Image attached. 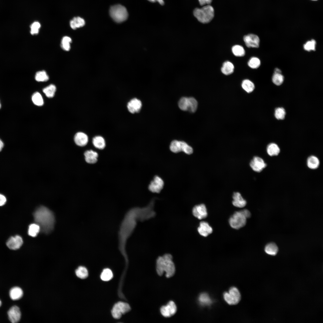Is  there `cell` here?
Returning <instances> with one entry per match:
<instances>
[{"mask_svg": "<svg viewBox=\"0 0 323 323\" xmlns=\"http://www.w3.org/2000/svg\"><path fill=\"white\" fill-rule=\"evenodd\" d=\"M35 221L45 233L50 232L54 227L55 222L54 215L48 208L43 206L38 208L33 214Z\"/></svg>", "mask_w": 323, "mask_h": 323, "instance_id": "cell-1", "label": "cell"}, {"mask_svg": "<svg viewBox=\"0 0 323 323\" xmlns=\"http://www.w3.org/2000/svg\"><path fill=\"white\" fill-rule=\"evenodd\" d=\"M156 270L159 276L162 275L164 272L167 278L173 276L175 273V267L172 260V256L170 254H166L159 257L156 260Z\"/></svg>", "mask_w": 323, "mask_h": 323, "instance_id": "cell-2", "label": "cell"}, {"mask_svg": "<svg viewBox=\"0 0 323 323\" xmlns=\"http://www.w3.org/2000/svg\"><path fill=\"white\" fill-rule=\"evenodd\" d=\"M193 14L199 22L202 23H207L213 18L214 10L212 6L207 5L200 8L195 9Z\"/></svg>", "mask_w": 323, "mask_h": 323, "instance_id": "cell-3", "label": "cell"}, {"mask_svg": "<svg viewBox=\"0 0 323 323\" xmlns=\"http://www.w3.org/2000/svg\"><path fill=\"white\" fill-rule=\"evenodd\" d=\"M109 13L112 18L118 23H121L125 21L128 16V13L126 8L120 4L115 5L111 7Z\"/></svg>", "mask_w": 323, "mask_h": 323, "instance_id": "cell-4", "label": "cell"}, {"mask_svg": "<svg viewBox=\"0 0 323 323\" xmlns=\"http://www.w3.org/2000/svg\"><path fill=\"white\" fill-rule=\"evenodd\" d=\"M247 219L242 210L235 212L230 218L229 223L231 227L238 229L246 225Z\"/></svg>", "mask_w": 323, "mask_h": 323, "instance_id": "cell-5", "label": "cell"}, {"mask_svg": "<svg viewBox=\"0 0 323 323\" xmlns=\"http://www.w3.org/2000/svg\"><path fill=\"white\" fill-rule=\"evenodd\" d=\"M178 104L181 110L191 112H194L198 106L197 100L192 97H182L179 100Z\"/></svg>", "mask_w": 323, "mask_h": 323, "instance_id": "cell-6", "label": "cell"}, {"mask_svg": "<svg viewBox=\"0 0 323 323\" xmlns=\"http://www.w3.org/2000/svg\"><path fill=\"white\" fill-rule=\"evenodd\" d=\"M170 149L173 153H176L183 152L186 154L190 155L193 152V148L185 142L174 140L172 141L170 145Z\"/></svg>", "mask_w": 323, "mask_h": 323, "instance_id": "cell-7", "label": "cell"}, {"mask_svg": "<svg viewBox=\"0 0 323 323\" xmlns=\"http://www.w3.org/2000/svg\"><path fill=\"white\" fill-rule=\"evenodd\" d=\"M223 298L225 301L230 305L238 304L241 298L240 293L236 287H231L228 292H225L223 294Z\"/></svg>", "mask_w": 323, "mask_h": 323, "instance_id": "cell-8", "label": "cell"}, {"mask_svg": "<svg viewBox=\"0 0 323 323\" xmlns=\"http://www.w3.org/2000/svg\"><path fill=\"white\" fill-rule=\"evenodd\" d=\"M130 310V307L128 304L119 302L114 306L111 313L114 318L118 319L120 318L122 314L128 312Z\"/></svg>", "mask_w": 323, "mask_h": 323, "instance_id": "cell-9", "label": "cell"}, {"mask_svg": "<svg viewBox=\"0 0 323 323\" xmlns=\"http://www.w3.org/2000/svg\"><path fill=\"white\" fill-rule=\"evenodd\" d=\"M160 313L165 317H170L174 315L177 311V307L173 301H169L166 305L163 306L160 308Z\"/></svg>", "mask_w": 323, "mask_h": 323, "instance_id": "cell-10", "label": "cell"}, {"mask_svg": "<svg viewBox=\"0 0 323 323\" xmlns=\"http://www.w3.org/2000/svg\"><path fill=\"white\" fill-rule=\"evenodd\" d=\"M164 184L162 179L159 176H156L149 184L148 189L153 193H159L163 189Z\"/></svg>", "mask_w": 323, "mask_h": 323, "instance_id": "cell-11", "label": "cell"}, {"mask_svg": "<svg viewBox=\"0 0 323 323\" xmlns=\"http://www.w3.org/2000/svg\"><path fill=\"white\" fill-rule=\"evenodd\" d=\"M142 103L140 100L137 98H133L130 100L127 104L128 111L131 114L139 112L141 110Z\"/></svg>", "mask_w": 323, "mask_h": 323, "instance_id": "cell-12", "label": "cell"}, {"mask_svg": "<svg viewBox=\"0 0 323 323\" xmlns=\"http://www.w3.org/2000/svg\"><path fill=\"white\" fill-rule=\"evenodd\" d=\"M249 165L252 169L255 171L260 172L266 166L263 159L258 156H254L250 161Z\"/></svg>", "mask_w": 323, "mask_h": 323, "instance_id": "cell-13", "label": "cell"}, {"mask_svg": "<svg viewBox=\"0 0 323 323\" xmlns=\"http://www.w3.org/2000/svg\"><path fill=\"white\" fill-rule=\"evenodd\" d=\"M192 211L193 215L199 220L205 218L208 216L206 207L203 204L195 206L192 209Z\"/></svg>", "mask_w": 323, "mask_h": 323, "instance_id": "cell-14", "label": "cell"}, {"mask_svg": "<svg viewBox=\"0 0 323 323\" xmlns=\"http://www.w3.org/2000/svg\"><path fill=\"white\" fill-rule=\"evenodd\" d=\"M243 40L247 47L248 48H258L260 43V39L258 36L253 34H250L245 36Z\"/></svg>", "mask_w": 323, "mask_h": 323, "instance_id": "cell-15", "label": "cell"}, {"mask_svg": "<svg viewBox=\"0 0 323 323\" xmlns=\"http://www.w3.org/2000/svg\"><path fill=\"white\" fill-rule=\"evenodd\" d=\"M7 315L9 320L13 323L18 322L21 318L20 310L16 306L12 307L8 310Z\"/></svg>", "mask_w": 323, "mask_h": 323, "instance_id": "cell-16", "label": "cell"}, {"mask_svg": "<svg viewBox=\"0 0 323 323\" xmlns=\"http://www.w3.org/2000/svg\"><path fill=\"white\" fill-rule=\"evenodd\" d=\"M23 243L22 238L19 235H16L10 237L7 240L6 245L9 249L15 250L19 248Z\"/></svg>", "mask_w": 323, "mask_h": 323, "instance_id": "cell-17", "label": "cell"}, {"mask_svg": "<svg viewBox=\"0 0 323 323\" xmlns=\"http://www.w3.org/2000/svg\"><path fill=\"white\" fill-rule=\"evenodd\" d=\"M84 155L86 162L88 164H94L98 161L99 154L96 151L91 149L88 150L85 152Z\"/></svg>", "mask_w": 323, "mask_h": 323, "instance_id": "cell-18", "label": "cell"}, {"mask_svg": "<svg viewBox=\"0 0 323 323\" xmlns=\"http://www.w3.org/2000/svg\"><path fill=\"white\" fill-rule=\"evenodd\" d=\"M74 140L78 146L83 147L86 145L89 141V138L86 134L82 132H78L75 135Z\"/></svg>", "mask_w": 323, "mask_h": 323, "instance_id": "cell-19", "label": "cell"}, {"mask_svg": "<svg viewBox=\"0 0 323 323\" xmlns=\"http://www.w3.org/2000/svg\"><path fill=\"white\" fill-rule=\"evenodd\" d=\"M197 230L200 235L204 237H207L213 232L212 227L207 222L204 221L200 223Z\"/></svg>", "mask_w": 323, "mask_h": 323, "instance_id": "cell-20", "label": "cell"}, {"mask_svg": "<svg viewBox=\"0 0 323 323\" xmlns=\"http://www.w3.org/2000/svg\"><path fill=\"white\" fill-rule=\"evenodd\" d=\"M232 198V204L236 207L242 208L244 207L246 204V201L243 198L241 194L238 192H234Z\"/></svg>", "mask_w": 323, "mask_h": 323, "instance_id": "cell-21", "label": "cell"}, {"mask_svg": "<svg viewBox=\"0 0 323 323\" xmlns=\"http://www.w3.org/2000/svg\"><path fill=\"white\" fill-rule=\"evenodd\" d=\"M92 144L95 148L100 150L105 148L106 143L105 138L99 135L95 136L92 139Z\"/></svg>", "mask_w": 323, "mask_h": 323, "instance_id": "cell-22", "label": "cell"}, {"mask_svg": "<svg viewBox=\"0 0 323 323\" xmlns=\"http://www.w3.org/2000/svg\"><path fill=\"white\" fill-rule=\"evenodd\" d=\"M9 295L11 299L16 300L21 298L23 295V291L19 287H15L11 288L10 290Z\"/></svg>", "mask_w": 323, "mask_h": 323, "instance_id": "cell-23", "label": "cell"}, {"mask_svg": "<svg viewBox=\"0 0 323 323\" xmlns=\"http://www.w3.org/2000/svg\"><path fill=\"white\" fill-rule=\"evenodd\" d=\"M234 69V66L233 64L228 61L224 62L221 68L222 73L226 75H230L232 73Z\"/></svg>", "mask_w": 323, "mask_h": 323, "instance_id": "cell-24", "label": "cell"}, {"mask_svg": "<svg viewBox=\"0 0 323 323\" xmlns=\"http://www.w3.org/2000/svg\"><path fill=\"white\" fill-rule=\"evenodd\" d=\"M85 24L84 19L80 17H74L70 22V26L74 30L82 27Z\"/></svg>", "mask_w": 323, "mask_h": 323, "instance_id": "cell-25", "label": "cell"}, {"mask_svg": "<svg viewBox=\"0 0 323 323\" xmlns=\"http://www.w3.org/2000/svg\"><path fill=\"white\" fill-rule=\"evenodd\" d=\"M266 151L268 154L270 156L278 155L280 152V149L278 146L274 143L269 144L267 146Z\"/></svg>", "mask_w": 323, "mask_h": 323, "instance_id": "cell-26", "label": "cell"}, {"mask_svg": "<svg viewBox=\"0 0 323 323\" xmlns=\"http://www.w3.org/2000/svg\"><path fill=\"white\" fill-rule=\"evenodd\" d=\"M264 250L266 253L269 255H275L278 252V248L275 243H270L265 246Z\"/></svg>", "mask_w": 323, "mask_h": 323, "instance_id": "cell-27", "label": "cell"}, {"mask_svg": "<svg viewBox=\"0 0 323 323\" xmlns=\"http://www.w3.org/2000/svg\"><path fill=\"white\" fill-rule=\"evenodd\" d=\"M307 164L308 167L310 168L315 169L318 167L319 164V161L316 157L311 156L308 158Z\"/></svg>", "mask_w": 323, "mask_h": 323, "instance_id": "cell-28", "label": "cell"}, {"mask_svg": "<svg viewBox=\"0 0 323 323\" xmlns=\"http://www.w3.org/2000/svg\"><path fill=\"white\" fill-rule=\"evenodd\" d=\"M199 303L202 306L210 305L212 302L211 298L208 294L205 293H201L198 297Z\"/></svg>", "mask_w": 323, "mask_h": 323, "instance_id": "cell-29", "label": "cell"}, {"mask_svg": "<svg viewBox=\"0 0 323 323\" xmlns=\"http://www.w3.org/2000/svg\"><path fill=\"white\" fill-rule=\"evenodd\" d=\"M40 230L39 226L37 223H33L30 225L28 229V234L32 237L36 236Z\"/></svg>", "mask_w": 323, "mask_h": 323, "instance_id": "cell-30", "label": "cell"}, {"mask_svg": "<svg viewBox=\"0 0 323 323\" xmlns=\"http://www.w3.org/2000/svg\"><path fill=\"white\" fill-rule=\"evenodd\" d=\"M242 87L244 90L249 93L252 92L255 89L253 83L248 79L244 80L242 81Z\"/></svg>", "mask_w": 323, "mask_h": 323, "instance_id": "cell-31", "label": "cell"}, {"mask_svg": "<svg viewBox=\"0 0 323 323\" xmlns=\"http://www.w3.org/2000/svg\"><path fill=\"white\" fill-rule=\"evenodd\" d=\"M56 89V86L51 84L44 88L43 92L47 97L51 98L54 96Z\"/></svg>", "mask_w": 323, "mask_h": 323, "instance_id": "cell-32", "label": "cell"}, {"mask_svg": "<svg viewBox=\"0 0 323 323\" xmlns=\"http://www.w3.org/2000/svg\"><path fill=\"white\" fill-rule=\"evenodd\" d=\"M32 100L33 103L36 105L38 106H42L44 104V101L41 95L38 92H36L33 93L32 97Z\"/></svg>", "mask_w": 323, "mask_h": 323, "instance_id": "cell-33", "label": "cell"}, {"mask_svg": "<svg viewBox=\"0 0 323 323\" xmlns=\"http://www.w3.org/2000/svg\"><path fill=\"white\" fill-rule=\"evenodd\" d=\"M76 276L81 279L86 278L88 275V272L86 268L83 266H80L75 270Z\"/></svg>", "mask_w": 323, "mask_h": 323, "instance_id": "cell-34", "label": "cell"}, {"mask_svg": "<svg viewBox=\"0 0 323 323\" xmlns=\"http://www.w3.org/2000/svg\"><path fill=\"white\" fill-rule=\"evenodd\" d=\"M72 40L68 36H65L62 39L61 45L62 48L64 51H68L71 48L70 44Z\"/></svg>", "mask_w": 323, "mask_h": 323, "instance_id": "cell-35", "label": "cell"}, {"mask_svg": "<svg viewBox=\"0 0 323 323\" xmlns=\"http://www.w3.org/2000/svg\"><path fill=\"white\" fill-rule=\"evenodd\" d=\"M232 51L233 54L237 57H242L245 54V51L243 48L239 45H236L232 48Z\"/></svg>", "mask_w": 323, "mask_h": 323, "instance_id": "cell-36", "label": "cell"}, {"mask_svg": "<svg viewBox=\"0 0 323 323\" xmlns=\"http://www.w3.org/2000/svg\"><path fill=\"white\" fill-rule=\"evenodd\" d=\"M35 79L38 82L46 81L48 80L49 77L45 71H39L36 73Z\"/></svg>", "mask_w": 323, "mask_h": 323, "instance_id": "cell-37", "label": "cell"}, {"mask_svg": "<svg viewBox=\"0 0 323 323\" xmlns=\"http://www.w3.org/2000/svg\"><path fill=\"white\" fill-rule=\"evenodd\" d=\"M113 277V274L110 269H104L102 272L100 278L101 279L105 281H108L111 280Z\"/></svg>", "mask_w": 323, "mask_h": 323, "instance_id": "cell-38", "label": "cell"}, {"mask_svg": "<svg viewBox=\"0 0 323 323\" xmlns=\"http://www.w3.org/2000/svg\"><path fill=\"white\" fill-rule=\"evenodd\" d=\"M248 66L251 68L256 69L258 68L260 65V61L259 59L256 57H252L248 63Z\"/></svg>", "mask_w": 323, "mask_h": 323, "instance_id": "cell-39", "label": "cell"}, {"mask_svg": "<svg viewBox=\"0 0 323 323\" xmlns=\"http://www.w3.org/2000/svg\"><path fill=\"white\" fill-rule=\"evenodd\" d=\"M272 81L275 85L279 86L283 83L284 77L281 74L274 73L272 77Z\"/></svg>", "mask_w": 323, "mask_h": 323, "instance_id": "cell-40", "label": "cell"}, {"mask_svg": "<svg viewBox=\"0 0 323 323\" xmlns=\"http://www.w3.org/2000/svg\"><path fill=\"white\" fill-rule=\"evenodd\" d=\"M316 44V41L313 39L308 41L304 45V49L308 51H315Z\"/></svg>", "mask_w": 323, "mask_h": 323, "instance_id": "cell-41", "label": "cell"}, {"mask_svg": "<svg viewBox=\"0 0 323 323\" xmlns=\"http://www.w3.org/2000/svg\"><path fill=\"white\" fill-rule=\"evenodd\" d=\"M285 110L283 108L278 107L275 110V117L278 119H283L285 118Z\"/></svg>", "mask_w": 323, "mask_h": 323, "instance_id": "cell-42", "label": "cell"}, {"mask_svg": "<svg viewBox=\"0 0 323 323\" xmlns=\"http://www.w3.org/2000/svg\"><path fill=\"white\" fill-rule=\"evenodd\" d=\"M40 27V24L38 22H35L32 23L30 26L31 34L32 35L37 34Z\"/></svg>", "mask_w": 323, "mask_h": 323, "instance_id": "cell-43", "label": "cell"}, {"mask_svg": "<svg viewBox=\"0 0 323 323\" xmlns=\"http://www.w3.org/2000/svg\"><path fill=\"white\" fill-rule=\"evenodd\" d=\"M212 0H198L201 6L206 4L210 5Z\"/></svg>", "mask_w": 323, "mask_h": 323, "instance_id": "cell-44", "label": "cell"}, {"mask_svg": "<svg viewBox=\"0 0 323 323\" xmlns=\"http://www.w3.org/2000/svg\"><path fill=\"white\" fill-rule=\"evenodd\" d=\"M6 202V199L3 195L0 194V206L4 205Z\"/></svg>", "mask_w": 323, "mask_h": 323, "instance_id": "cell-45", "label": "cell"}, {"mask_svg": "<svg viewBox=\"0 0 323 323\" xmlns=\"http://www.w3.org/2000/svg\"><path fill=\"white\" fill-rule=\"evenodd\" d=\"M242 211L247 218L250 217L251 214L248 210L246 209H244L242 210Z\"/></svg>", "mask_w": 323, "mask_h": 323, "instance_id": "cell-46", "label": "cell"}, {"mask_svg": "<svg viewBox=\"0 0 323 323\" xmlns=\"http://www.w3.org/2000/svg\"><path fill=\"white\" fill-rule=\"evenodd\" d=\"M149 1L152 2H158L160 4L163 5L164 4V2L163 0H147Z\"/></svg>", "mask_w": 323, "mask_h": 323, "instance_id": "cell-47", "label": "cell"}, {"mask_svg": "<svg viewBox=\"0 0 323 323\" xmlns=\"http://www.w3.org/2000/svg\"><path fill=\"white\" fill-rule=\"evenodd\" d=\"M281 70L278 68H275L274 70V73L281 74Z\"/></svg>", "mask_w": 323, "mask_h": 323, "instance_id": "cell-48", "label": "cell"}, {"mask_svg": "<svg viewBox=\"0 0 323 323\" xmlns=\"http://www.w3.org/2000/svg\"><path fill=\"white\" fill-rule=\"evenodd\" d=\"M4 147V143L0 139V151H1Z\"/></svg>", "mask_w": 323, "mask_h": 323, "instance_id": "cell-49", "label": "cell"}, {"mask_svg": "<svg viewBox=\"0 0 323 323\" xmlns=\"http://www.w3.org/2000/svg\"><path fill=\"white\" fill-rule=\"evenodd\" d=\"M1 301L0 300V306H1Z\"/></svg>", "mask_w": 323, "mask_h": 323, "instance_id": "cell-50", "label": "cell"}, {"mask_svg": "<svg viewBox=\"0 0 323 323\" xmlns=\"http://www.w3.org/2000/svg\"><path fill=\"white\" fill-rule=\"evenodd\" d=\"M1 104H0V108H1Z\"/></svg>", "mask_w": 323, "mask_h": 323, "instance_id": "cell-51", "label": "cell"}, {"mask_svg": "<svg viewBox=\"0 0 323 323\" xmlns=\"http://www.w3.org/2000/svg\"><path fill=\"white\" fill-rule=\"evenodd\" d=\"M312 0V1H317V0Z\"/></svg>", "mask_w": 323, "mask_h": 323, "instance_id": "cell-52", "label": "cell"}]
</instances>
